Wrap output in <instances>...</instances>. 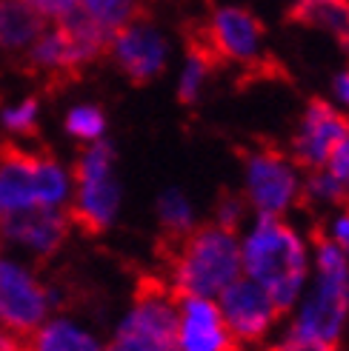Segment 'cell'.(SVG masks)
Returning a JSON list of instances; mask_svg holds the SVG:
<instances>
[{
  "label": "cell",
  "mask_w": 349,
  "mask_h": 351,
  "mask_svg": "<svg viewBox=\"0 0 349 351\" xmlns=\"http://www.w3.org/2000/svg\"><path fill=\"white\" fill-rule=\"evenodd\" d=\"M240 269L286 314L306 277V252L292 226L278 217H260L240 249Z\"/></svg>",
  "instance_id": "1"
},
{
  "label": "cell",
  "mask_w": 349,
  "mask_h": 351,
  "mask_svg": "<svg viewBox=\"0 0 349 351\" xmlns=\"http://www.w3.org/2000/svg\"><path fill=\"white\" fill-rule=\"evenodd\" d=\"M169 286L174 294L215 297L240 274V249L235 232L221 223L192 226V232L169 254Z\"/></svg>",
  "instance_id": "2"
},
{
  "label": "cell",
  "mask_w": 349,
  "mask_h": 351,
  "mask_svg": "<svg viewBox=\"0 0 349 351\" xmlns=\"http://www.w3.org/2000/svg\"><path fill=\"white\" fill-rule=\"evenodd\" d=\"M312 245L318 257V286L292 331L338 346L349 314V257L341 252L333 234H326L324 226H312Z\"/></svg>",
  "instance_id": "3"
},
{
  "label": "cell",
  "mask_w": 349,
  "mask_h": 351,
  "mask_svg": "<svg viewBox=\"0 0 349 351\" xmlns=\"http://www.w3.org/2000/svg\"><path fill=\"white\" fill-rule=\"evenodd\" d=\"M66 191V174L52 157L14 143L0 146V217L26 208H58Z\"/></svg>",
  "instance_id": "4"
},
{
  "label": "cell",
  "mask_w": 349,
  "mask_h": 351,
  "mask_svg": "<svg viewBox=\"0 0 349 351\" xmlns=\"http://www.w3.org/2000/svg\"><path fill=\"white\" fill-rule=\"evenodd\" d=\"M106 351H178V303L169 280L137 283L135 306Z\"/></svg>",
  "instance_id": "5"
},
{
  "label": "cell",
  "mask_w": 349,
  "mask_h": 351,
  "mask_svg": "<svg viewBox=\"0 0 349 351\" xmlns=\"http://www.w3.org/2000/svg\"><path fill=\"white\" fill-rule=\"evenodd\" d=\"M115 152L103 140H92L75 163V203L69 208V223L78 226L83 234H100L115 220L120 189L112 174Z\"/></svg>",
  "instance_id": "6"
},
{
  "label": "cell",
  "mask_w": 349,
  "mask_h": 351,
  "mask_svg": "<svg viewBox=\"0 0 349 351\" xmlns=\"http://www.w3.org/2000/svg\"><path fill=\"white\" fill-rule=\"evenodd\" d=\"M247 166V200L260 217H278L298 200L301 189L286 154L272 140H260L252 149H240Z\"/></svg>",
  "instance_id": "7"
},
{
  "label": "cell",
  "mask_w": 349,
  "mask_h": 351,
  "mask_svg": "<svg viewBox=\"0 0 349 351\" xmlns=\"http://www.w3.org/2000/svg\"><path fill=\"white\" fill-rule=\"evenodd\" d=\"M349 134V117L341 114L333 103L324 97H312L301 120L298 134L292 137V157L304 171L326 169L329 154Z\"/></svg>",
  "instance_id": "8"
},
{
  "label": "cell",
  "mask_w": 349,
  "mask_h": 351,
  "mask_svg": "<svg viewBox=\"0 0 349 351\" xmlns=\"http://www.w3.org/2000/svg\"><path fill=\"white\" fill-rule=\"evenodd\" d=\"M218 308L238 343H258L272 328V323L278 317H284V314L275 308V303L269 300V294L249 277L247 280L235 277L232 283L221 291Z\"/></svg>",
  "instance_id": "9"
},
{
  "label": "cell",
  "mask_w": 349,
  "mask_h": 351,
  "mask_svg": "<svg viewBox=\"0 0 349 351\" xmlns=\"http://www.w3.org/2000/svg\"><path fill=\"white\" fill-rule=\"evenodd\" d=\"M174 303H178V351H243L212 297L174 294Z\"/></svg>",
  "instance_id": "10"
},
{
  "label": "cell",
  "mask_w": 349,
  "mask_h": 351,
  "mask_svg": "<svg viewBox=\"0 0 349 351\" xmlns=\"http://www.w3.org/2000/svg\"><path fill=\"white\" fill-rule=\"evenodd\" d=\"M46 289L26 269L0 260V326L14 335H29L46 317Z\"/></svg>",
  "instance_id": "11"
},
{
  "label": "cell",
  "mask_w": 349,
  "mask_h": 351,
  "mask_svg": "<svg viewBox=\"0 0 349 351\" xmlns=\"http://www.w3.org/2000/svg\"><path fill=\"white\" fill-rule=\"evenodd\" d=\"M109 55L115 58L117 69L124 72L135 86H146L164 72L166 63V40L158 29L149 26L144 17H135L132 23L115 32L109 43Z\"/></svg>",
  "instance_id": "12"
},
{
  "label": "cell",
  "mask_w": 349,
  "mask_h": 351,
  "mask_svg": "<svg viewBox=\"0 0 349 351\" xmlns=\"http://www.w3.org/2000/svg\"><path fill=\"white\" fill-rule=\"evenodd\" d=\"M203 26V34L215 55L226 63H255L258 49L264 40V23L243 9V6H226L218 9Z\"/></svg>",
  "instance_id": "13"
},
{
  "label": "cell",
  "mask_w": 349,
  "mask_h": 351,
  "mask_svg": "<svg viewBox=\"0 0 349 351\" xmlns=\"http://www.w3.org/2000/svg\"><path fill=\"white\" fill-rule=\"evenodd\" d=\"M286 23L329 32L349 58V0H292L286 9Z\"/></svg>",
  "instance_id": "14"
},
{
  "label": "cell",
  "mask_w": 349,
  "mask_h": 351,
  "mask_svg": "<svg viewBox=\"0 0 349 351\" xmlns=\"http://www.w3.org/2000/svg\"><path fill=\"white\" fill-rule=\"evenodd\" d=\"M46 21L23 0H0V51L29 49L46 32Z\"/></svg>",
  "instance_id": "15"
},
{
  "label": "cell",
  "mask_w": 349,
  "mask_h": 351,
  "mask_svg": "<svg viewBox=\"0 0 349 351\" xmlns=\"http://www.w3.org/2000/svg\"><path fill=\"white\" fill-rule=\"evenodd\" d=\"M21 351H100V346L86 331L69 326L63 320H55V323L38 326L29 335H23Z\"/></svg>",
  "instance_id": "16"
},
{
  "label": "cell",
  "mask_w": 349,
  "mask_h": 351,
  "mask_svg": "<svg viewBox=\"0 0 349 351\" xmlns=\"http://www.w3.org/2000/svg\"><path fill=\"white\" fill-rule=\"evenodd\" d=\"M75 12H80L106 38H115L117 29L141 17V0H75Z\"/></svg>",
  "instance_id": "17"
},
{
  "label": "cell",
  "mask_w": 349,
  "mask_h": 351,
  "mask_svg": "<svg viewBox=\"0 0 349 351\" xmlns=\"http://www.w3.org/2000/svg\"><path fill=\"white\" fill-rule=\"evenodd\" d=\"M158 217H161V245H158V252L164 257L192 232V208H189L186 197L178 189L166 191V195L161 197Z\"/></svg>",
  "instance_id": "18"
},
{
  "label": "cell",
  "mask_w": 349,
  "mask_h": 351,
  "mask_svg": "<svg viewBox=\"0 0 349 351\" xmlns=\"http://www.w3.org/2000/svg\"><path fill=\"white\" fill-rule=\"evenodd\" d=\"M103 126H106V120H103V112L95 106H78L66 117V132L78 140H86V143L98 140L103 134Z\"/></svg>",
  "instance_id": "19"
},
{
  "label": "cell",
  "mask_w": 349,
  "mask_h": 351,
  "mask_svg": "<svg viewBox=\"0 0 349 351\" xmlns=\"http://www.w3.org/2000/svg\"><path fill=\"white\" fill-rule=\"evenodd\" d=\"M215 69L209 66L206 60H201V58H195V55H189V60H186V69H183V77H181V86H178V97H181V103H195L198 100V95H201V86H203V80L212 75Z\"/></svg>",
  "instance_id": "20"
},
{
  "label": "cell",
  "mask_w": 349,
  "mask_h": 351,
  "mask_svg": "<svg viewBox=\"0 0 349 351\" xmlns=\"http://www.w3.org/2000/svg\"><path fill=\"white\" fill-rule=\"evenodd\" d=\"M3 123L6 129H12L14 134H34L38 132V100H26L21 106H12L3 112Z\"/></svg>",
  "instance_id": "21"
},
{
  "label": "cell",
  "mask_w": 349,
  "mask_h": 351,
  "mask_svg": "<svg viewBox=\"0 0 349 351\" xmlns=\"http://www.w3.org/2000/svg\"><path fill=\"white\" fill-rule=\"evenodd\" d=\"M243 208H247V197H240V195H235V191L223 189L218 195V203H215V223H221L223 229L235 232L240 217H243Z\"/></svg>",
  "instance_id": "22"
},
{
  "label": "cell",
  "mask_w": 349,
  "mask_h": 351,
  "mask_svg": "<svg viewBox=\"0 0 349 351\" xmlns=\"http://www.w3.org/2000/svg\"><path fill=\"white\" fill-rule=\"evenodd\" d=\"M269 351H338L335 343H326V340H318V337H306V335H292L284 340V343H278L272 346Z\"/></svg>",
  "instance_id": "23"
},
{
  "label": "cell",
  "mask_w": 349,
  "mask_h": 351,
  "mask_svg": "<svg viewBox=\"0 0 349 351\" xmlns=\"http://www.w3.org/2000/svg\"><path fill=\"white\" fill-rule=\"evenodd\" d=\"M326 171L333 174V178L349 189V134L338 143V149L329 154V160H326Z\"/></svg>",
  "instance_id": "24"
},
{
  "label": "cell",
  "mask_w": 349,
  "mask_h": 351,
  "mask_svg": "<svg viewBox=\"0 0 349 351\" xmlns=\"http://www.w3.org/2000/svg\"><path fill=\"white\" fill-rule=\"evenodd\" d=\"M23 3L38 9L43 17H49V21H58V17H63L75 9V0H23Z\"/></svg>",
  "instance_id": "25"
},
{
  "label": "cell",
  "mask_w": 349,
  "mask_h": 351,
  "mask_svg": "<svg viewBox=\"0 0 349 351\" xmlns=\"http://www.w3.org/2000/svg\"><path fill=\"white\" fill-rule=\"evenodd\" d=\"M333 240L341 245V252L349 257V203L341 206V217L335 220V234H333Z\"/></svg>",
  "instance_id": "26"
},
{
  "label": "cell",
  "mask_w": 349,
  "mask_h": 351,
  "mask_svg": "<svg viewBox=\"0 0 349 351\" xmlns=\"http://www.w3.org/2000/svg\"><path fill=\"white\" fill-rule=\"evenodd\" d=\"M0 351H21V335L9 328H0Z\"/></svg>",
  "instance_id": "27"
},
{
  "label": "cell",
  "mask_w": 349,
  "mask_h": 351,
  "mask_svg": "<svg viewBox=\"0 0 349 351\" xmlns=\"http://www.w3.org/2000/svg\"><path fill=\"white\" fill-rule=\"evenodd\" d=\"M335 95L341 97L344 106H349V69L335 77Z\"/></svg>",
  "instance_id": "28"
}]
</instances>
